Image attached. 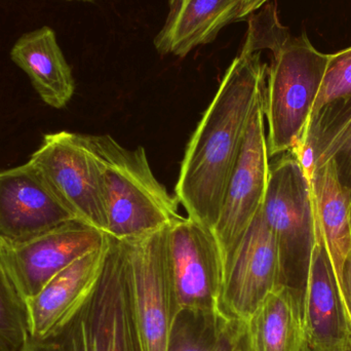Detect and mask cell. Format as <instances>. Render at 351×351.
I'll use <instances>...</instances> for the list:
<instances>
[{
  "label": "cell",
  "instance_id": "obj_17",
  "mask_svg": "<svg viewBox=\"0 0 351 351\" xmlns=\"http://www.w3.org/2000/svg\"><path fill=\"white\" fill-rule=\"evenodd\" d=\"M10 58L28 75L45 104L61 109L70 102L75 82L51 27L23 34L12 47Z\"/></svg>",
  "mask_w": 351,
  "mask_h": 351
},
{
  "label": "cell",
  "instance_id": "obj_27",
  "mask_svg": "<svg viewBox=\"0 0 351 351\" xmlns=\"http://www.w3.org/2000/svg\"><path fill=\"white\" fill-rule=\"evenodd\" d=\"M25 351H32V350H25Z\"/></svg>",
  "mask_w": 351,
  "mask_h": 351
},
{
  "label": "cell",
  "instance_id": "obj_1",
  "mask_svg": "<svg viewBox=\"0 0 351 351\" xmlns=\"http://www.w3.org/2000/svg\"><path fill=\"white\" fill-rule=\"evenodd\" d=\"M268 65L260 51L233 60L198 123L180 169L176 197L188 218L214 228L254 109L265 95Z\"/></svg>",
  "mask_w": 351,
  "mask_h": 351
},
{
  "label": "cell",
  "instance_id": "obj_4",
  "mask_svg": "<svg viewBox=\"0 0 351 351\" xmlns=\"http://www.w3.org/2000/svg\"><path fill=\"white\" fill-rule=\"evenodd\" d=\"M32 351H139L131 305L125 241L109 235L98 282L84 306L60 333L28 344Z\"/></svg>",
  "mask_w": 351,
  "mask_h": 351
},
{
  "label": "cell",
  "instance_id": "obj_13",
  "mask_svg": "<svg viewBox=\"0 0 351 351\" xmlns=\"http://www.w3.org/2000/svg\"><path fill=\"white\" fill-rule=\"evenodd\" d=\"M108 239L100 249L86 254L56 274L35 296L26 301L28 344L47 341L77 315L100 278Z\"/></svg>",
  "mask_w": 351,
  "mask_h": 351
},
{
  "label": "cell",
  "instance_id": "obj_16",
  "mask_svg": "<svg viewBox=\"0 0 351 351\" xmlns=\"http://www.w3.org/2000/svg\"><path fill=\"white\" fill-rule=\"evenodd\" d=\"M245 351H311L302 308V292L278 287L241 325Z\"/></svg>",
  "mask_w": 351,
  "mask_h": 351
},
{
  "label": "cell",
  "instance_id": "obj_19",
  "mask_svg": "<svg viewBox=\"0 0 351 351\" xmlns=\"http://www.w3.org/2000/svg\"><path fill=\"white\" fill-rule=\"evenodd\" d=\"M293 154L308 179L315 167L335 160L351 204V98L324 107L311 117L306 131Z\"/></svg>",
  "mask_w": 351,
  "mask_h": 351
},
{
  "label": "cell",
  "instance_id": "obj_7",
  "mask_svg": "<svg viewBox=\"0 0 351 351\" xmlns=\"http://www.w3.org/2000/svg\"><path fill=\"white\" fill-rule=\"evenodd\" d=\"M29 162L74 218L107 234L102 174L88 136L65 131L47 134Z\"/></svg>",
  "mask_w": 351,
  "mask_h": 351
},
{
  "label": "cell",
  "instance_id": "obj_22",
  "mask_svg": "<svg viewBox=\"0 0 351 351\" xmlns=\"http://www.w3.org/2000/svg\"><path fill=\"white\" fill-rule=\"evenodd\" d=\"M180 319L176 325L169 351H215L218 339L217 328L214 338L206 341L202 336L196 335L189 326L182 324Z\"/></svg>",
  "mask_w": 351,
  "mask_h": 351
},
{
  "label": "cell",
  "instance_id": "obj_24",
  "mask_svg": "<svg viewBox=\"0 0 351 351\" xmlns=\"http://www.w3.org/2000/svg\"><path fill=\"white\" fill-rule=\"evenodd\" d=\"M341 293L351 325V252L344 262L342 270Z\"/></svg>",
  "mask_w": 351,
  "mask_h": 351
},
{
  "label": "cell",
  "instance_id": "obj_3",
  "mask_svg": "<svg viewBox=\"0 0 351 351\" xmlns=\"http://www.w3.org/2000/svg\"><path fill=\"white\" fill-rule=\"evenodd\" d=\"M264 113L268 156L292 152L306 131L330 55L317 51L304 32L272 49Z\"/></svg>",
  "mask_w": 351,
  "mask_h": 351
},
{
  "label": "cell",
  "instance_id": "obj_6",
  "mask_svg": "<svg viewBox=\"0 0 351 351\" xmlns=\"http://www.w3.org/2000/svg\"><path fill=\"white\" fill-rule=\"evenodd\" d=\"M168 227L125 241L130 305L139 351H169L182 317L169 265Z\"/></svg>",
  "mask_w": 351,
  "mask_h": 351
},
{
  "label": "cell",
  "instance_id": "obj_5",
  "mask_svg": "<svg viewBox=\"0 0 351 351\" xmlns=\"http://www.w3.org/2000/svg\"><path fill=\"white\" fill-rule=\"evenodd\" d=\"M278 249L282 284L304 288L315 243L311 184L292 152L270 165L262 206Z\"/></svg>",
  "mask_w": 351,
  "mask_h": 351
},
{
  "label": "cell",
  "instance_id": "obj_18",
  "mask_svg": "<svg viewBox=\"0 0 351 351\" xmlns=\"http://www.w3.org/2000/svg\"><path fill=\"white\" fill-rule=\"evenodd\" d=\"M308 180L315 227L323 237L341 289L344 262L351 252L350 191L342 183L335 160L315 167Z\"/></svg>",
  "mask_w": 351,
  "mask_h": 351
},
{
  "label": "cell",
  "instance_id": "obj_9",
  "mask_svg": "<svg viewBox=\"0 0 351 351\" xmlns=\"http://www.w3.org/2000/svg\"><path fill=\"white\" fill-rule=\"evenodd\" d=\"M264 99L265 95L256 105L250 119L241 154L229 178L220 214L213 228L220 247L224 278L237 247L263 206L267 190L270 164Z\"/></svg>",
  "mask_w": 351,
  "mask_h": 351
},
{
  "label": "cell",
  "instance_id": "obj_2",
  "mask_svg": "<svg viewBox=\"0 0 351 351\" xmlns=\"http://www.w3.org/2000/svg\"><path fill=\"white\" fill-rule=\"evenodd\" d=\"M102 174L108 230L130 241L171 226L183 217L179 202L156 179L145 148L127 149L111 136H88Z\"/></svg>",
  "mask_w": 351,
  "mask_h": 351
},
{
  "label": "cell",
  "instance_id": "obj_15",
  "mask_svg": "<svg viewBox=\"0 0 351 351\" xmlns=\"http://www.w3.org/2000/svg\"><path fill=\"white\" fill-rule=\"evenodd\" d=\"M268 0H170V12L154 47L162 55L184 58L212 43L227 25L250 18Z\"/></svg>",
  "mask_w": 351,
  "mask_h": 351
},
{
  "label": "cell",
  "instance_id": "obj_25",
  "mask_svg": "<svg viewBox=\"0 0 351 351\" xmlns=\"http://www.w3.org/2000/svg\"><path fill=\"white\" fill-rule=\"evenodd\" d=\"M66 1H84V2H92L95 0H66Z\"/></svg>",
  "mask_w": 351,
  "mask_h": 351
},
{
  "label": "cell",
  "instance_id": "obj_20",
  "mask_svg": "<svg viewBox=\"0 0 351 351\" xmlns=\"http://www.w3.org/2000/svg\"><path fill=\"white\" fill-rule=\"evenodd\" d=\"M28 343L26 301L0 259V351H25Z\"/></svg>",
  "mask_w": 351,
  "mask_h": 351
},
{
  "label": "cell",
  "instance_id": "obj_12",
  "mask_svg": "<svg viewBox=\"0 0 351 351\" xmlns=\"http://www.w3.org/2000/svg\"><path fill=\"white\" fill-rule=\"evenodd\" d=\"M71 220L77 219L30 162L0 171V250L22 245Z\"/></svg>",
  "mask_w": 351,
  "mask_h": 351
},
{
  "label": "cell",
  "instance_id": "obj_14",
  "mask_svg": "<svg viewBox=\"0 0 351 351\" xmlns=\"http://www.w3.org/2000/svg\"><path fill=\"white\" fill-rule=\"evenodd\" d=\"M302 308L311 351H339L350 348L351 325L348 311L323 237L317 227L302 291Z\"/></svg>",
  "mask_w": 351,
  "mask_h": 351
},
{
  "label": "cell",
  "instance_id": "obj_21",
  "mask_svg": "<svg viewBox=\"0 0 351 351\" xmlns=\"http://www.w3.org/2000/svg\"><path fill=\"white\" fill-rule=\"evenodd\" d=\"M348 98H351V47L330 55L311 119L327 105Z\"/></svg>",
  "mask_w": 351,
  "mask_h": 351
},
{
  "label": "cell",
  "instance_id": "obj_23",
  "mask_svg": "<svg viewBox=\"0 0 351 351\" xmlns=\"http://www.w3.org/2000/svg\"><path fill=\"white\" fill-rule=\"evenodd\" d=\"M218 339L215 351H245L241 326L217 328Z\"/></svg>",
  "mask_w": 351,
  "mask_h": 351
},
{
  "label": "cell",
  "instance_id": "obj_26",
  "mask_svg": "<svg viewBox=\"0 0 351 351\" xmlns=\"http://www.w3.org/2000/svg\"><path fill=\"white\" fill-rule=\"evenodd\" d=\"M339 351H351V348H350H350H344V350H339Z\"/></svg>",
  "mask_w": 351,
  "mask_h": 351
},
{
  "label": "cell",
  "instance_id": "obj_11",
  "mask_svg": "<svg viewBox=\"0 0 351 351\" xmlns=\"http://www.w3.org/2000/svg\"><path fill=\"white\" fill-rule=\"evenodd\" d=\"M108 234L82 222L63 223L31 241L0 250V259L25 301L70 264L106 243Z\"/></svg>",
  "mask_w": 351,
  "mask_h": 351
},
{
  "label": "cell",
  "instance_id": "obj_10",
  "mask_svg": "<svg viewBox=\"0 0 351 351\" xmlns=\"http://www.w3.org/2000/svg\"><path fill=\"white\" fill-rule=\"evenodd\" d=\"M282 285L278 249L261 208L225 272L215 326L243 325Z\"/></svg>",
  "mask_w": 351,
  "mask_h": 351
},
{
  "label": "cell",
  "instance_id": "obj_8",
  "mask_svg": "<svg viewBox=\"0 0 351 351\" xmlns=\"http://www.w3.org/2000/svg\"><path fill=\"white\" fill-rule=\"evenodd\" d=\"M171 278L182 315L216 322L224 282L220 247L212 229L190 218L168 227Z\"/></svg>",
  "mask_w": 351,
  "mask_h": 351
},
{
  "label": "cell",
  "instance_id": "obj_28",
  "mask_svg": "<svg viewBox=\"0 0 351 351\" xmlns=\"http://www.w3.org/2000/svg\"><path fill=\"white\" fill-rule=\"evenodd\" d=\"M350 348H351V343H350Z\"/></svg>",
  "mask_w": 351,
  "mask_h": 351
}]
</instances>
